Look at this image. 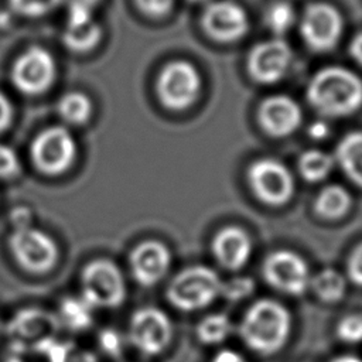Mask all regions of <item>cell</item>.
Masks as SVG:
<instances>
[{
	"instance_id": "6da1fadb",
	"label": "cell",
	"mask_w": 362,
	"mask_h": 362,
	"mask_svg": "<svg viewBox=\"0 0 362 362\" xmlns=\"http://www.w3.org/2000/svg\"><path fill=\"white\" fill-rule=\"evenodd\" d=\"M291 314L281 303L262 298L255 301L243 314L239 334L255 352L273 355L279 352L291 334Z\"/></svg>"
},
{
	"instance_id": "7a4b0ae2",
	"label": "cell",
	"mask_w": 362,
	"mask_h": 362,
	"mask_svg": "<svg viewBox=\"0 0 362 362\" xmlns=\"http://www.w3.org/2000/svg\"><path fill=\"white\" fill-rule=\"evenodd\" d=\"M307 98L325 116H348L362 106V79L346 68L327 66L311 78Z\"/></svg>"
},
{
	"instance_id": "3957f363",
	"label": "cell",
	"mask_w": 362,
	"mask_h": 362,
	"mask_svg": "<svg viewBox=\"0 0 362 362\" xmlns=\"http://www.w3.org/2000/svg\"><path fill=\"white\" fill-rule=\"evenodd\" d=\"M222 280L208 266H189L177 273L167 288V300L178 310L197 311L221 296Z\"/></svg>"
},
{
	"instance_id": "277c9868",
	"label": "cell",
	"mask_w": 362,
	"mask_h": 362,
	"mask_svg": "<svg viewBox=\"0 0 362 362\" xmlns=\"http://www.w3.org/2000/svg\"><path fill=\"white\" fill-rule=\"evenodd\" d=\"M81 298L92 308H116L126 298L119 266L105 257L90 260L81 272Z\"/></svg>"
},
{
	"instance_id": "5b68a950",
	"label": "cell",
	"mask_w": 362,
	"mask_h": 362,
	"mask_svg": "<svg viewBox=\"0 0 362 362\" xmlns=\"http://www.w3.org/2000/svg\"><path fill=\"white\" fill-rule=\"evenodd\" d=\"M61 324L51 311L28 307L18 310L7 325V335L11 348L17 354L34 351L42 352L51 342L55 341Z\"/></svg>"
},
{
	"instance_id": "8992f818",
	"label": "cell",
	"mask_w": 362,
	"mask_h": 362,
	"mask_svg": "<svg viewBox=\"0 0 362 362\" xmlns=\"http://www.w3.org/2000/svg\"><path fill=\"white\" fill-rule=\"evenodd\" d=\"M7 246L16 263L27 273L45 274L58 262V246L44 230L33 226L13 228Z\"/></svg>"
},
{
	"instance_id": "52a82bcc",
	"label": "cell",
	"mask_w": 362,
	"mask_h": 362,
	"mask_svg": "<svg viewBox=\"0 0 362 362\" xmlns=\"http://www.w3.org/2000/svg\"><path fill=\"white\" fill-rule=\"evenodd\" d=\"M30 157L38 173L57 177L68 171L76 157V143L71 132L62 126H51L35 136Z\"/></svg>"
},
{
	"instance_id": "ba28073f",
	"label": "cell",
	"mask_w": 362,
	"mask_h": 362,
	"mask_svg": "<svg viewBox=\"0 0 362 362\" xmlns=\"http://www.w3.org/2000/svg\"><path fill=\"white\" fill-rule=\"evenodd\" d=\"M253 195L267 206H281L294 194V178L290 170L276 158L255 160L246 173Z\"/></svg>"
},
{
	"instance_id": "9c48e42d",
	"label": "cell",
	"mask_w": 362,
	"mask_h": 362,
	"mask_svg": "<svg viewBox=\"0 0 362 362\" xmlns=\"http://www.w3.org/2000/svg\"><path fill=\"white\" fill-rule=\"evenodd\" d=\"M201 75L197 68L182 59L171 61L158 74L156 89L161 103L171 110L189 107L201 92Z\"/></svg>"
},
{
	"instance_id": "30bf717a",
	"label": "cell",
	"mask_w": 362,
	"mask_h": 362,
	"mask_svg": "<svg viewBox=\"0 0 362 362\" xmlns=\"http://www.w3.org/2000/svg\"><path fill=\"white\" fill-rule=\"evenodd\" d=\"M262 273L267 284L288 296H301L310 287L311 273L308 264L303 256L293 250L281 249L267 255Z\"/></svg>"
},
{
	"instance_id": "8fae6325",
	"label": "cell",
	"mask_w": 362,
	"mask_h": 362,
	"mask_svg": "<svg viewBox=\"0 0 362 362\" xmlns=\"http://www.w3.org/2000/svg\"><path fill=\"white\" fill-rule=\"evenodd\" d=\"M170 317L160 308L143 307L134 311L129 321V341L144 355L161 354L171 341Z\"/></svg>"
},
{
	"instance_id": "7c38bea8",
	"label": "cell",
	"mask_w": 362,
	"mask_h": 362,
	"mask_svg": "<svg viewBox=\"0 0 362 362\" xmlns=\"http://www.w3.org/2000/svg\"><path fill=\"white\" fill-rule=\"evenodd\" d=\"M11 82L23 93L38 95L45 92L55 79V61L41 47L27 48L11 66Z\"/></svg>"
},
{
	"instance_id": "4fadbf2b",
	"label": "cell",
	"mask_w": 362,
	"mask_h": 362,
	"mask_svg": "<svg viewBox=\"0 0 362 362\" xmlns=\"http://www.w3.org/2000/svg\"><path fill=\"white\" fill-rule=\"evenodd\" d=\"M301 37L314 51H328L335 47L342 33V17L328 3H313L303 13Z\"/></svg>"
},
{
	"instance_id": "5bb4252c",
	"label": "cell",
	"mask_w": 362,
	"mask_h": 362,
	"mask_svg": "<svg viewBox=\"0 0 362 362\" xmlns=\"http://www.w3.org/2000/svg\"><path fill=\"white\" fill-rule=\"evenodd\" d=\"M171 263V253L165 243L147 239L137 243L129 255V267L133 279L144 287L163 280Z\"/></svg>"
},
{
	"instance_id": "9a60e30c",
	"label": "cell",
	"mask_w": 362,
	"mask_h": 362,
	"mask_svg": "<svg viewBox=\"0 0 362 362\" xmlns=\"http://www.w3.org/2000/svg\"><path fill=\"white\" fill-rule=\"evenodd\" d=\"M291 62L290 47L279 38L256 44L247 57V71L253 79L262 83H273L281 79Z\"/></svg>"
},
{
	"instance_id": "2e32d148",
	"label": "cell",
	"mask_w": 362,
	"mask_h": 362,
	"mask_svg": "<svg viewBox=\"0 0 362 362\" xmlns=\"http://www.w3.org/2000/svg\"><path fill=\"white\" fill-rule=\"evenodd\" d=\"M202 27L205 33L222 42L236 41L243 37L249 28L245 10L229 0H219L208 4L202 14Z\"/></svg>"
},
{
	"instance_id": "e0dca14e",
	"label": "cell",
	"mask_w": 362,
	"mask_h": 362,
	"mask_svg": "<svg viewBox=\"0 0 362 362\" xmlns=\"http://www.w3.org/2000/svg\"><path fill=\"white\" fill-rule=\"evenodd\" d=\"M257 119L267 134L273 137H286L300 126L301 109L290 96L273 95L260 103Z\"/></svg>"
},
{
	"instance_id": "ac0fdd59",
	"label": "cell",
	"mask_w": 362,
	"mask_h": 362,
	"mask_svg": "<svg viewBox=\"0 0 362 362\" xmlns=\"http://www.w3.org/2000/svg\"><path fill=\"white\" fill-rule=\"evenodd\" d=\"M212 255L228 270L242 269L252 255V240L239 226H225L212 238Z\"/></svg>"
},
{
	"instance_id": "d6986e66",
	"label": "cell",
	"mask_w": 362,
	"mask_h": 362,
	"mask_svg": "<svg viewBox=\"0 0 362 362\" xmlns=\"http://www.w3.org/2000/svg\"><path fill=\"white\" fill-rule=\"evenodd\" d=\"M102 37L100 25L93 20L92 10L83 7H68L66 27L62 41L71 51L86 52L92 49Z\"/></svg>"
},
{
	"instance_id": "ffe728a7",
	"label": "cell",
	"mask_w": 362,
	"mask_h": 362,
	"mask_svg": "<svg viewBox=\"0 0 362 362\" xmlns=\"http://www.w3.org/2000/svg\"><path fill=\"white\" fill-rule=\"evenodd\" d=\"M334 161L356 187L362 188V132L345 134L337 144Z\"/></svg>"
},
{
	"instance_id": "44dd1931",
	"label": "cell",
	"mask_w": 362,
	"mask_h": 362,
	"mask_svg": "<svg viewBox=\"0 0 362 362\" xmlns=\"http://www.w3.org/2000/svg\"><path fill=\"white\" fill-rule=\"evenodd\" d=\"M351 205V194L344 187L332 184L324 187L318 192L314 201V212L321 219L337 221L349 212Z\"/></svg>"
},
{
	"instance_id": "7402d4cb",
	"label": "cell",
	"mask_w": 362,
	"mask_h": 362,
	"mask_svg": "<svg viewBox=\"0 0 362 362\" xmlns=\"http://www.w3.org/2000/svg\"><path fill=\"white\" fill-rule=\"evenodd\" d=\"M314 294L324 303H337L342 300L346 291V279L334 269H322L310 280Z\"/></svg>"
},
{
	"instance_id": "603a6c76",
	"label": "cell",
	"mask_w": 362,
	"mask_h": 362,
	"mask_svg": "<svg viewBox=\"0 0 362 362\" xmlns=\"http://www.w3.org/2000/svg\"><path fill=\"white\" fill-rule=\"evenodd\" d=\"M92 307H89L81 297H65L59 303L58 320L71 331H83L93 322Z\"/></svg>"
},
{
	"instance_id": "cb8c5ba5",
	"label": "cell",
	"mask_w": 362,
	"mask_h": 362,
	"mask_svg": "<svg viewBox=\"0 0 362 362\" xmlns=\"http://www.w3.org/2000/svg\"><path fill=\"white\" fill-rule=\"evenodd\" d=\"M334 157L322 150H307L298 158L300 175L308 182L322 181L334 168Z\"/></svg>"
},
{
	"instance_id": "d4e9b609",
	"label": "cell",
	"mask_w": 362,
	"mask_h": 362,
	"mask_svg": "<svg viewBox=\"0 0 362 362\" xmlns=\"http://www.w3.org/2000/svg\"><path fill=\"white\" fill-rule=\"evenodd\" d=\"M59 116L71 124H83L92 113V102L88 95L72 90L58 100Z\"/></svg>"
},
{
	"instance_id": "484cf974",
	"label": "cell",
	"mask_w": 362,
	"mask_h": 362,
	"mask_svg": "<svg viewBox=\"0 0 362 362\" xmlns=\"http://www.w3.org/2000/svg\"><path fill=\"white\" fill-rule=\"evenodd\" d=\"M232 332V321L226 314L212 313L197 325V337L202 344L215 345L225 341Z\"/></svg>"
},
{
	"instance_id": "4316f807",
	"label": "cell",
	"mask_w": 362,
	"mask_h": 362,
	"mask_svg": "<svg viewBox=\"0 0 362 362\" xmlns=\"http://www.w3.org/2000/svg\"><path fill=\"white\" fill-rule=\"evenodd\" d=\"M264 20L267 27L274 33V34H284L288 31L296 20L294 8L293 6L286 1V0H279L274 1L273 4L269 6L264 14Z\"/></svg>"
},
{
	"instance_id": "83f0119b",
	"label": "cell",
	"mask_w": 362,
	"mask_h": 362,
	"mask_svg": "<svg viewBox=\"0 0 362 362\" xmlns=\"http://www.w3.org/2000/svg\"><path fill=\"white\" fill-rule=\"evenodd\" d=\"M337 337L345 344L362 342V314L352 313L342 317L337 324Z\"/></svg>"
},
{
	"instance_id": "f1b7e54d",
	"label": "cell",
	"mask_w": 362,
	"mask_h": 362,
	"mask_svg": "<svg viewBox=\"0 0 362 362\" xmlns=\"http://www.w3.org/2000/svg\"><path fill=\"white\" fill-rule=\"evenodd\" d=\"M255 291V281L250 277L238 276L228 281H222L221 296L229 301H240Z\"/></svg>"
},
{
	"instance_id": "f546056e",
	"label": "cell",
	"mask_w": 362,
	"mask_h": 362,
	"mask_svg": "<svg viewBox=\"0 0 362 362\" xmlns=\"http://www.w3.org/2000/svg\"><path fill=\"white\" fill-rule=\"evenodd\" d=\"M8 3L21 16L40 17L58 7L62 0H8Z\"/></svg>"
},
{
	"instance_id": "4dcf8cb0",
	"label": "cell",
	"mask_w": 362,
	"mask_h": 362,
	"mask_svg": "<svg viewBox=\"0 0 362 362\" xmlns=\"http://www.w3.org/2000/svg\"><path fill=\"white\" fill-rule=\"evenodd\" d=\"M20 174V160L17 153L6 144H0V178L10 180Z\"/></svg>"
},
{
	"instance_id": "1f68e13d",
	"label": "cell",
	"mask_w": 362,
	"mask_h": 362,
	"mask_svg": "<svg viewBox=\"0 0 362 362\" xmlns=\"http://www.w3.org/2000/svg\"><path fill=\"white\" fill-rule=\"evenodd\" d=\"M346 274L352 283L362 286V242L352 250L348 257Z\"/></svg>"
},
{
	"instance_id": "d6a6232c",
	"label": "cell",
	"mask_w": 362,
	"mask_h": 362,
	"mask_svg": "<svg viewBox=\"0 0 362 362\" xmlns=\"http://www.w3.org/2000/svg\"><path fill=\"white\" fill-rule=\"evenodd\" d=\"M99 344L102 349L112 356H117L122 351V337L116 329H103L99 335Z\"/></svg>"
},
{
	"instance_id": "836d02e7",
	"label": "cell",
	"mask_w": 362,
	"mask_h": 362,
	"mask_svg": "<svg viewBox=\"0 0 362 362\" xmlns=\"http://www.w3.org/2000/svg\"><path fill=\"white\" fill-rule=\"evenodd\" d=\"M137 7L148 16H164L173 7L174 0H134Z\"/></svg>"
},
{
	"instance_id": "e575fe53",
	"label": "cell",
	"mask_w": 362,
	"mask_h": 362,
	"mask_svg": "<svg viewBox=\"0 0 362 362\" xmlns=\"http://www.w3.org/2000/svg\"><path fill=\"white\" fill-rule=\"evenodd\" d=\"M11 115H13L11 103L7 99V96L0 92V133H3L8 127L11 122Z\"/></svg>"
},
{
	"instance_id": "d590c367",
	"label": "cell",
	"mask_w": 362,
	"mask_h": 362,
	"mask_svg": "<svg viewBox=\"0 0 362 362\" xmlns=\"http://www.w3.org/2000/svg\"><path fill=\"white\" fill-rule=\"evenodd\" d=\"M212 362H247V361L245 359L243 355H240L233 349H222L214 356Z\"/></svg>"
},
{
	"instance_id": "8d00e7d4",
	"label": "cell",
	"mask_w": 362,
	"mask_h": 362,
	"mask_svg": "<svg viewBox=\"0 0 362 362\" xmlns=\"http://www.w3.org/2000/svg\"><path fill=\"white\" fill-rule=\"evenodd\" d=\"M308 133L314 140H322L328 136L329 129H328V124L324 122H314L310 124Z\"/></svg>"
},
{
	"instance_id": "74e56055",
	"label": "cell",
	"mask_w": 362,
	"mask_h": 362,
	"mask_svg": "<svg viewBox=\"0 0 362 362\" xmlns=\"http://www.w3.org/2000/svg\"><path fill=\"white\" fill-rule=\"evenodd\" d=\"M349 52L354 57V59L362 65V33L356 34L352 41H351V47H349Z\"/></svg>"
},
{
	"instance_id": "f35d334b",
	"label": "cell",
	"mask_w": 362,
	"mask_h": 362,
	"mask_svg": "<svg viewBox=\"0 0 362 362\" xmlns=\"http://www.w3.org/2000/svg\"><path fill=\"white\" fill-rule=\"evenodd\" d=\"M68 3V7H83L93 10V7L98 4L99 0H62Z\"/></svg>"
},
{
	"instance_id": "ab89813d",
	"label": "cell",
	"mask_w": 362,
	"mask_h": 362,
	"mask_svg": "<svg viewBox=\"0 0 362 362\" xmlns=\"http://www.w3.org/2000/svg\"><path fill=\"white\" fill-rule=\"evenodd\" d=\"M331 362H362V359H359L355 355H341L334 358Z\"/></svg>"
},
{
	"instance_id": "60d3db41",
	"label": "cell",
	"mask_w": 362,
	"mask_h": 362,
	"mask_svg": "<svg viewBox=\"0 0 362 362\" xmlns=\"http://www.w3.org/2000/svg\"><path fill=\"white\" fill-rule=\"evenodd\" d=\"M79 362H95V359L90 355H82Z\"/></svg>"
},
{
	"instance_id": "b9f144b4",
	"label": "cell",
	"mask_w": 362,
	"mask_h": 362,
	"mask_svg": "<svg viewBox=\"0 0 362 362\" xmlns=\"http://www.w3.org/2000/svg\"><path fill=\"white\" fill-rule=\"evenodd\" d=\"M191 1H201V0H191Z\"/></svg>"
}]
</instances>
